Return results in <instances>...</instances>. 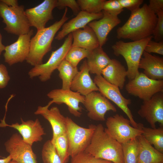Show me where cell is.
<instances>
[{"instance_id": "1", "label": "cell", "mask_w": 163, "mask_h": 163, "mask_svg": "<svg viewBox=\"0 0 163 163\" xmlns=\"http://www.w3.org/2000/svg\"><path fill=\"white\" fill-rule=\"evenodd\" d=\"M157 16L146 4L131 12L129 18L117 30V38L139 40L152 35L157 24Z\"/></svg>"}, {"instance_id": "2", "label": "cell", "mask_w": 163, "mask_h": 163, "mask_svg": "<svg viewBox=\"0 0 163 163\" xmlns=\"http://www.w3.org/2000/svg\"><path fill=\"white\" fill-rule=\"evenodd\" d=\"M85 151L97 158L113 163H123L122 144L110 136L101 124L96 125L90 143Z\"/></svg>"}, {"instance_id": "3", "label": "cell", "mask_w": 163, "mask_h": 163, "mask_svg": "<svg viewBox=\"0 0 163 163\" xmlns=\"http://www.w3.org/2000/svg\"><path fill=\"white\" fill-rule=\"evenodd\" d=\"M68 8H65L61 18L50 26L37 30L30 40V51L26 60L34 66L43 64L45 55L52 49V43L55 35L68 19L66 16Z\"/></svg>"}, {"instance_id": "4", "label": "cell", "mask_w": 163, "mask_h": 163, "mask_svg": "<svg viewBox=\"0 0 163 163\" xmlns=\"http://www.w3.org/2000/svg\"><path fill=\"white\" fill-rule=\"evenodd\" d=\"M152 38V35L139 40L127 42L120 40L112 46L114 55L121 56L124 58L127 67V77L129 80L139 73V65L140 59L146 45Z\"/></svg>"}, {"instance_id": "5", "label": "cell", "mask_w": 163, "mask_h": 163, "mask_svg": "<svg viewBox=\"0 0 163 163\" xmlns=\"http://www.w3.org/2000/svg\"><path fill=\"white\" fill-rule=\"evenodd\" d=\"M0 16L6 25L4 29L8 33L19 36L30 30L24 5L10 7L0 0Z\"/></svg>"}, {"instance_id": "6", "label": "cell", "mask_w": 163, "mask_h": 163, "mask_svg": "<svg viewBox=\"0 0 163 163\" xmlns=\"http://www.w3.org/2000/svg\"><path fill=\"white\" fill-rule=\"evenodd\" d=\"M96 125L91 124L86 128L79 126L70 118L66 117V133L69 141L68 154L73 157L85 151L89 145Z\"/></svg>"}, {"instance_id": "7", "label": "cell", "mask_w": 163, "mask_h": 163, "mask_svg": "<svg viewBox=\"0 0 163 163\" xmlns=\"http://www.w3.org/2000/svg\"><path fill=\"white\" fill-rule=\"evenodd\" d=\"M73 37L72 33L68 35L62 45L53 51L48 60L45 63L33 67L28 72L29 78L32 79L38 77L42 82L50 80L52 73L65 59V56L72 46Z\"/></svg>"}, {"instance_id": "8", "label": "cell", "mask_w": 163, "mask_h": 163, "mask_svg": "<svg viewBox=\"0 0 163 163\" xmlns=\"http://www.w3.org/2000/svg\"><path fill=\"white\" fill-rule=\"evenodd\" d=\"M105 131L112 138L122 144L136 139L141 135L143 131L142 124L139 128H136L130 125L129 119L118 114L108 117L106 123Z\"/></svg>"}, {"instance_id": "9", "label": "cell", "mask_w": 163, "mask_h": 163, "mask_svg": "<svg viewBox=\"0 0 163 163\" xmlns=\"http://www.w3.org/2000/svg\"><path fill=\"white\" fill-rule=\"evenodd\" d=\"M94 81L98 89V91L108 100L114 103L126 114L131 125L136 128L140 127V123L135 121L128 105L131 103L130 99L125 98L117 86L107 81L101 75H95Z\"/></svg>"}, {"instance_id": "10", "label": "cell", "mask_w": 163, "mask_h": 163, "mask_svg": "<svg viewBox=\"0 0 163 163\" xmlns=\"http://www.w3.org/2000/svg\"><path fill=\"white\" fill-rule=\"evenodd\" d=\"M127 92L143 101L151 98L156 94L163 92V80H155L140 72L126 85Z\"/></svg>"}, {"instance_id": "11", "label": "cell", "mask_w": 163, "mask_h": 163, "mask_svg": "<svg viewBox=\"0 0 163 163\" xmlns=\"http://www.w3.org/2000/svg\"><path fill=\"white\" fill-rule=\"evenodd\" d=\"M47 96L52 100L45 107L49 108L52 104H66L69 112L76 117H79L82 114L80 103L83 104L85 96L70 89L62 88L54 89L47 94Z\"/></svg>"}, {"instance_id": "12", "label": "cell", "mask_w": 163, "mask_h": 163, "mask_svg": "<svg viewBox=\"0 0 163 163\" xmlns=\"http://www.w3.org/2000/svg\"><path fill=\"white\" fill-rule=\"evenodd\" d=\"M90 119L96 121L105 120V115L109 111L116 112L115 107L100 92H92L85 96L83 104Z\"/></svg>"}, {"instance_id": "13", "label": "cell", "mask_w": 163, "mask_h": 163, "mask_svg": "<svg viewBox=\"0 0 163 163\" xmlns=\"http://www.w3.org/2000/svg\"><path fill=\"white\" fill-rule=\"evenodd\" d=\"M6 151L18 163H37L32 146L24 142L18 133L13 134L5 143Z\"/></svg>"}, {"instance_id": "14", "label": "cell", "mask_w": 163, "mask_h": 163, "mask_svg": "<svg viewBox=\"0 0 163 163\" xmlns=\"http://www.w3.org/2000/svg\"><path fill=\"white\" fill-rule=\"evenodd\" d=\"M21 124L16 123L9 125L6 123L5 120L2 119L0 123V127L8 126L17 130L23 141L31 146L34 142L42 140L43 136L46 133L38 119L25 121L21 118Z\"/></svg>"}, {"instance_id": "15", "label": "cell", "mask_w": 163, "mask_h": 163, "mask_svg": "<svg viewBox=\"0 0 163 163\" xmlns=\"http://www.w3.org/2000/svg\"><path fill=\"white\" fill-rule=\"evenodd\" d=\"M34 30L19 36L13 43L5 46L4 54L5 62L9 66L26 60L29 53L31 37Z\"/></svg>"}, {"instance_id": "16", "label": "cell", "mask_w": 163, "mask_h": 163, "mask_svg": "<svg viewBox=\"0 0 163 163\" xmlns=\"http://www.w3.org/2000/svg\"><path fill=\"white\" fill-rule=\"evenodd\" d=\"M138 114L145 119L152 128H156V123L163 126V92L158 93L149 100L143 101Z\"/></svg>"}, {"instance_id": "17", "label": "cell", "mask_w": 163, "mask_h": 163, "mask_svg": "<svg viewBox=\"0 0 163 163\" xmlns=\"http://www.w3.org/2000/svg\"><path fill=\"white\" fill-rule=\"evenodd\" d=\"M56 2L57 0H45L35 7L26 9L25 13L30 27L37 30L45 27L46 23L53 18L52 12Z\"/></svg>"}, {"instance_id": "18", "label": "cell", "mask_w": 163, "mask_h": 163, "mask_svg": "<svg viewBox=\"0 0 163 163\" xmlns=\"http://www.w3.org/2000/svg\"><path fill=\"white\" fill-rule=\"evenodd\" d=\"M102 12L103 16L101 18L92 21L88 24L95 33L101 47L106 43L110 32L121 22L117 16L104 11Z\"/></svg>"}, {"instance_id": "19", "label": "cell", "mask_w": 163, "mask_h": 163, "mask_svg": "<svg viewBox=\"0 0 163 163\" xmlns=\"http://www.w3.org/2000/svg\"><path fill=\"white\" fill-rule=\"evenodd\" d=\"M103 16L102 11L96 14H90L81 11L75 17L63 24L55 39L60 40L69 34L83 28L91 22L101 18Z\"/></svg>"}, {"instance_id": "20", "label": "cell", "mask_w": 163, "mask_h": 163, "mask_svg": "<svg viewBox=\"0 0 163 163\" xmlns=\"http://www.w3.org/2000/svg\"><path fill=\"white\" fill-rule=\"evenodd\" d=\"M34 114L41 115L49 122L53 131L52 138L66 133V117L61 114L57 107L49 109L45 106H39Z\"/></svg>"}, {"instance_id": "21", "label": "cell", "mask_w": 163, "mask_h": 163, "mask_svg": "<svg viewBox=\"0 0 163 163\" xmlns=\"http://www.w3.org/2000/svg\"><path fill=\"white\" fill-rule=\"evenodd\" d=\"M89 73L86 60H85L72 82L70 89L85 96L92 92L98 91Z\"/></svg>"}, {"instance_id": "22", "label": "cell", "mask_w": 163, "mask_h": 163, "mask_svg": "<svg viewBox=\"0 0 163 163\" xmlns=\"http://www.w3.org/2000/svg\"><path fill=\"white\" fill-rule=\"evenodd\" d=\"M139 68L143 69V73L155 80H163V58L144 51Z\"/></svg>"}, {"instance_id": "23", "label": "cell", "mask_w": 163, "mask_h": 163, "mask_svg": "<svg viewBox=\"0 0 163 163\" xmlns=\"http://www.w3.org/2000/svg\"><path fill=\"white\" fill-rule=\"evenodd\" d=\"M101 75L108 82L122 89L127 76V71L120 61L113 59H111L102 70Z\"/></svg>"}, {"instance_id": "24", "label": "cell", "mask_w": 163, "mask_h": 163, "mask_svg": "<svg viewBox=\"0 0 163 163\" xmlns=\"http://www.w3.org/2000/svg\"><path fill=\"white\" fill-rule=\"evenodd\" d=\"M72 33L73 37L72 46L79 47L89 50L99 47L95 33L88 25Z\"/></svg>"}, {"instance_id": "25", "label": "cell", "mask_w": 163, "mask_h": 163, "mask_svg": "<svg viewBox=\"0 0 163 163\" xmlns=\"http://www.w3.org/2000/svg\"><path fill=\"white\" fill-rule=\"evenodd\" d=\"M139 153L137 163H163V154L155 149L142 136L137 137Z\"/></svg>"}, {"instance_id": "26", "label": "cell", "mask_w": 163, "mask_h": 163, "mask_svg": "<svg viewBox=\"0 0 163 163\" xmlns=\"http://www.w3.org/2000/svg\"><path fill=\"white\" fill-rule=\"evenodd\" d=\"M87 58L90 73L96 75H101L102 70L111 60L102 47H100L90 51Z\"/></svg>"}, {"instance_id": "27", "label": "cell", "mask_w": 163, "mask_h": 163, "mask_svg": "<svg viewBox=\"0 0 163 163\" xmlns=\"http://www.w3.org/2000/svg\"><path fill=\"white\" fill-rule=\"evenodd\" d=\"M143 133L142 134L144 139L154 147L163 153V128L162 126L158 128L142 127Z\"/></svg>"}, {"instance_id": "28", "label": "cell", "mask_w": 163, "mask_h": 163, "mask_svg": "<svg viewBox=\"0 0 163 163\" xmlns=\"http://www.w3.org/2000/svg\"><path fill=\"white\" fill-rule=\"evenodd\" d=\"M57 69L59 76L62 80V89H70L72 82L78 72L77 67H74L68 61L64 59Z\"/></svg>"}, {"instance_id": "29", "label": "cell", "mask_w": 163, "mask_h": 163, "mask_svg": "<svg viewBox=\"0 0 163 163\" xmlns=\"http://www.w3.org/2000/svg\"><path fill=\"white\" fill-rule=\"evenodd\" d=\"M122 145L123 163H137L139 153L137 138L123 143Z\"/></svg>"}, {"instance_id": "30", "label": "cell", "mask_w": 163, "mask_h": 163, "mask_svg": "<svg viewBox=\"0 0 163 163\" xmlns=\"http://www.w3.org/2000/svg\"><path fill=\"white\" fill-rule=\"evenodd\" d=\"M51 141L62 163H67L69 156L68 154L69 141L66 133L52 138Z\"/></svg>"}, {"instance_id": "31", "label": "cell", "mask_w": 163, "mask_h": 163, "mask_svg": "<svg viewBox=\"0 0 163 163\" xmlns=\"http://www.w3.org/2000/svg\"><path fill=\"white\" fill-rule=\"evenodd\" d=\"M41 155L43 163H62L51 140L43 144Z\"/></svg>"}, {"instance_id": "32", "label": "cell", "mask_w": 163, "mask_h": 163, "mask_svg": "<svg viewBox=\"0 0 163 163\" xmlns=\"http://www.w3.org/2000/svg\"><path fill=\"white\" fill-rule=\"evenodd\" d=\"M90 51L78 47L72 46L67 52L65 59L74 67H77L80 62L87 58Z\"/></svg>"}, {"instance_id": "33", "label": "cell", "mask_w": 163, "mask_h": 163, "mask_svg": "<svg viewBox=\"0 0 163 163\" xmlns=\"http://www.w3.org/2000/svg\"><path fill=\"white\" fill-rule=\"evenodd\" d=\"M80 10L90 14L102 12L105 0H78Z\"/></svg>"}, {"instance_id": "34", "label": "cell", "mask_w": 163, "mask_h": 163, "mask_svg": "<svg viewBox=\"0 0 163 163\" xmlns=\"http://www.w3.org/2000/svg\"><path fill=\"white\" fill-rule=\"evenodd\" d=\"M110 161L95 158L84 151L71 158L70 163H111Z\"/></svg>"}, {"instance_id": "35", "label": "cell", "mask_w": 163, "mask_h": 163, "mask_svg": "<svg viewBox=\"0 0 163 163\" xmlns=\"http://www.w3.org/2000/svg\"><path fill=\"white\" fill-rule=\"evenodd\" d=\"M110 14L117 16L123 11L118 0H109L105 1L103 6V10Z\"/></svg>"}, {"instance_id": "36", "label": "cell", "mask_w": 163, "mask_h": 163, "mask_svg": "<svg viewBox=\"0 0 163 163\" xmlns=\"http://www.w3.org/2000/svg\"><path fill=\"white\" fill-rule=\"evenodd\" d=\"M156 15L157 21L152 35L155 41L160 42L163 41V11Z\"/></svg>"}, {"instance_id": "37", "label": "cell", "mask_w": 163, "mask_h": 163, "mask_svg": "<svg viewBox=\"0 0 163 163\" xmlns=\"http://www.w3.org/2000/svg\"><path fill=\"white\" fill-rule=\"evenodd\" d=\"M67 7L70 8L72 9L75 15H76L81 11L80 7L76 0H57L56 7L59 9H62Z\"/></svg>"}, {"instance_id": "38", "label": "cell", "mask_w": 163, "mask_h": 163, "mask_svg": "<svg viewBox=\"0 0 163 163\" xmlns=\"http://www.w3.org/2000/svg\"><path fill=\"white\" fill-rule=\"evenodd\" d=\"M144 51L150 54L154 53L163 55V41L156 42L151 40L146 45Z\"/></svg>"}, {"instance_id": "39", "label": "cell", "mask_w": 163, "mask_h": 163, "mask_svg": "<svg viewBox=\"0 0 163 163\" xmlns=\"http://www.w3.org/2000/svg\"><path fill=\"white\" fill-rule=\"evenodd\" d=\"M123 8H126L131 12L140 8L143 2V0H118Z\"/></svg>"}, {"instance_id": "40", "label": "cell", "mask_w": 163, "mask_h": 163, "mask_svg": "<svg viewBox=\"0 0 163 163\" xmlns=\"http://www.w3.org/2000/svg\"><path fill=\"white\" fill-rule=\"evenodd\" d=\"M6 66L3 64H0V89L5 88L10 80Z\"/></svg>"}, {"instance_id": "41", "label": "cell", "mask_w": 163, "mask_h": 163, "mask_svg": "<svg viewBox=\"0 0 163 163\" xmlns=\"http://www.w3.org/2000/svg\"><path fill=\"white\" fill-rule=\"evenodd\" d=\"M149 2V7L155 14L163 11V0H150Z\"/></svg>"}, {"instance_id": "42", "label": "cell", "mask_w": 163, "mask_h": 163, "mask_svg": "<svg viewBox=\"0 0 163 163\" xmlns=\"http://www.w3.org/2000/svg\"><path fill=\"white\" fill-rule=\"evenodd\" d=\"M1 1L9 7H14L18 5V2L17 0H1Z\"/></svg>"}, {"instance_id": "43", "label": "cell", "mask_w": 163, "mask_h": 163, "mask_svg": "<svg viewBox=\"0 0 163 163\" xmlns=\"http://www.w3.org/2000/svg\"><path fill=\"white\" fill-rule=\"evenodd\" d=\"M12 160V158L10 155L3 159H0V163H9Z\"/></svg>"}, {"instance_id": "44", "label": "cell", "mask_w": 163, "mask_h": 163, "mask_svg": "<svg viewBox=\"0 0 163 163\" xmlns=\"http://www.w3.org/2000/svg\"><path fill=\"white\" fill-rule=\"evenodd\" d=\"M2 36L0 33V55L2 52L4 50L5 46L2 44Z\"/></svg>"}, {"instance_id": "45", "label": "cell", "mask_w": 163, "mask_h": 163, "mask_svg": "<svg viewBox=\"0 0 163 163\" xmlns=\"http://www.w3.org/2000/svg\"><path fill=\"white\" fill-rule=\"evenodd\" d=\"M9 163H18L17 162L15 161L12 160Z\"/></svg>"}, {"instance_id": "46", "label": "cell", "mask_w": 163, "mask_h": 163, "mask_svg": "<svg viewBox=\"0 0 163 163\" xmlns=\"http://www.w3.org/2000/svg\"><path fill=\"white\" fill-rule=\"evenodd\" d=\"M1 157L2 158H4L3 157H2L1 156H0V158H1Z\"/></svg>"}, {"instance_id": "47", "label": "cell", "mask_w": 163, "mask_h": 163, "mask_svg": "<svg viewBox=\"0 0 163 163\" xmlns=\"http://www.w3.org/2000/svg\"><path fill=\"white\" fill-rule=\"evenodd\" d=\"M113 163L112 162V163Z\"/></svg>"}]
</instances>
